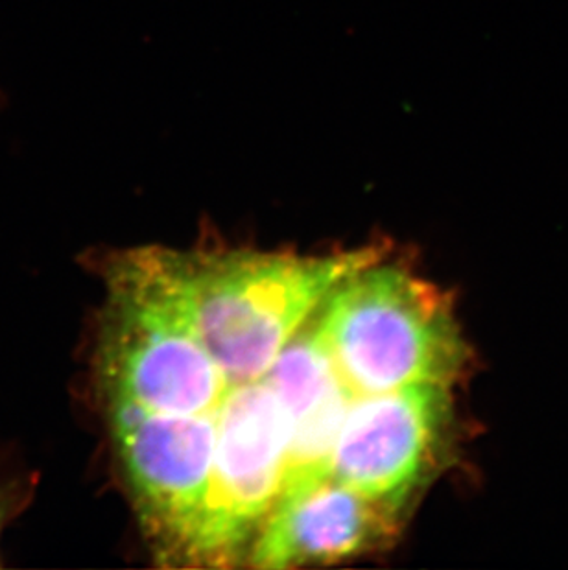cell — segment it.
Segmentation results:
<instances>
[{
	"instance_id": "obj_4",
	"label": "cell",
	"mask_w": 568,
	"mask_h": 570,
	"mask_svg": "<svg viewBox=\"0 0 568 570\" xmlns=\"http://www.w3.org/2000/svg\"><path fill=\"white\" fill-rule=\"evenodd\" d=\"M27 497V484L0 468V538H2L4 528L16 519L17 513L25 507Z\"/></svg>"
},
{
	"instance_id": "obj_2",
	"label": "cell",
	"mask_w": 568,
	"mask_h": 570,
	"mask_svg": "<svg viewBox=\"0 0 568 570\" xmlns=\"http://www.w3.org/2000/svg\"><path fill=\"white\" fill-rule=\"evenodd\" d=\"M458 442L452 387L419 384L375 393L349 426L334 484L407 521L451 465Z\"/></svg>"
},
{
	"instance_id": "obj_3",
	"label": "cell",
	"mask_w": 568,
	"mask_h": 570,
	"mask_svg": "<svg viewBox=\"0 0 568 570\" xmlns=\"http://www.w3.org/2000/svg\"><path fill=\"white\" fill-rule=\"evenodd\" d=\"M404 519L334 482L284 501L264 524L246 567L300 569L376 554L401 538Z\"/></svg>"
},
{
	"instance_id": "obj_5",
	"label": "cell",
	"mask_w": 568,
	"mask_h": 570,
	"mask_svg": "<svg viewBox=\"0 0 568 570\" xmlns=\"http://www.w3.org/2000/svg\"><path fill=\"white\" fill-rule=\"evenodd\" d=\"M2 100H4V97H2V92H0V104H2Z\"/></svg>"
},
{
	"instance_id": "obj_1",
	"label": "cell",
	"mask_w": 568,
	"mask_h": 570,
	"mask_svg": "<svg viewBox=\"0 0 568 570\" xmlns=\"http://www.w3.org/2000/svg\"><path fill=\"white\" fill-rule=\"evenodd\" d=\"M345 355L371 393L454 387L471 367L445 292L381 249L333 288Z\"/></svg>"
}]
</instances>
